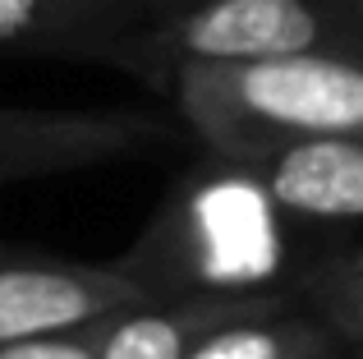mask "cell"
<instances>
[{"label": "cell", "mask_w": 363, "mask_h": 359, "mask_svg": "<svg viewBox=\"0 0 363 359\" xmlns=\"http://www.w3.org/2000/svg\"><path fill=\"white\" fill-rule=\"evenodd\" d=\"M170 92L194 138L225 162L363 129V55L350 51L179 65Z\"/></svg>", "instance_id": "obj_1"}, {"label": "cell", "mask_w": 363, "mask_h": 359, "mask_svg": "<svg viewBox=\"0 0 363 359\" xmlns=\"http://www.w3.org/2000/svg\"><path fill=\"white\" fill-rule=\"evenodd\" d=\"M303 51H350L363 55V0H198L157 28L133 33L124 55H143L147 70L179 65H230L272 60Z\"/></svg>", "instance_id": "obj_2"}, {"label": "cell", "mask_w": 363, "mask_h": 359, "mask_svg": "<svg viewBox=\"0 0 363 359\" xmlns=\"http://www.w3.org/2000/svg\"><path fill=\"white\" fill-rule=\"evenodd\" d=\"M152 299L129 263H79L33 249H0V346L88 327Z\"/></svg>", "instance_id": "obj_3"}, {"label": "cell", "mask_w": 363, "mask_h": 359, "mask_svg": "<svg viewBox=\"0 0 363 359\" xmlns=\"http://www.w3.org/2000/svg\"><path fill=\"white\" fill-rule=\"evenodd\" d=\"M161 138L166 125L138 111L0 106V184L111 166L157 148Z\"/></svg>", "instance_id": "obj_4"}, {"label": "cell", "mask_w": 363, "mask_h": 359, "mask_svg": "<svg viewBox=\"0 0 363 359\" xmlns=\"http://www.w3.org/2000/svg\"><path fill=\"white\" fill-rule=\"evenodd\" d=\"M240 166H248V175L290 221L363 226V129L299 138Z\"/></svg>", "instance_id": "obj_5"}, {"label": "cell", "mask_w": 363, "mask_h": 359, "mask_svg": "<svg viewBox=\"0 0 363 359\" xmlns=\"http://www.w3.org/2000/svg\"><path fill=\"white\" fill-rule=\"evenodd\" d=\"M262 295L267 290H194L138 299L101 323V359H189L212 327L253 309Z\"/></svg>", "instance_id": "obj_6"}, {"label": "cell", "mask_w": 363, "mask_h": 359, "mask_svg": "<svg viewBox=\"0 0 363 359\" xmlns=\"http://www.w3.org/2000/svg\"><path fill=\"white\" fill-rule=\"evenodd\" d=\"M124 0H0V55H120Z\"/></svg>", "instance_id": "obj_7"}, {"label": "cell", "mask_w": 363, "mask_h": 359, "mask_svg": "<svg viewBox=\"0 0 363 359\" xmlns=\"http://www.w3.org/2000/svg\"><path fill=\"white\" fill-rule=\"evenodd\" d=\"M345 346L290 286H276L253 309L225 318L203 336L189 359H313Z\"/></svg>", "instance_id": "obj_8"}, {"label": "cell", "mask_w": 363, "mask_h": 359, "mask_svg": "<svg viewBox=\"0 0 363 359\" xmlns=\"http://www.w3.org/2000/svg\"><path fill=\"white\" fill-rule=\"evenodd\" d=\"M290 290L350 346L363 350V244H327L294 267Z\"/></svg>", "instance_id": "obj_9"}, {"label": "cell", "mask_w": 363, "mask_h": 359, "mask_svg": "<svg viewBox=\"0 0 363 359\" xmlns=\"http://www.w3.org/2000/svg\"><path fill=\"white\" fill-rule=\"evenodd\" d=\"M101 323H106V318H101ZM101 323L9 341V346H0V359H101Z\"/></svg>", "instance_id": "obj_10"}, {"label": "cell", "mask_w": 363, "mask_h": 359, "mask_svg": "<svg viewBox=\"0 0 363 359\" xmlns=\"http://www.w3.org/2000/svg\"><path fill=\"white\" fill-rule=\"evenodd\" d=\"M313 359H350V346H336V350H322V355H313Z\"/></svg>", "instance_id": "obj_11"}, {"label": "cell", "mask_w": 363, "mask_h": 359, "mask_svg": "<svg viewBox=\"0 0 363 359\" xmlns=\"http://www.w3.org/2000/svg\"><path fill=\"white\" fill-rule=\"evenodd\" d=\"M350 359H363V350H350Z\"/></svg>", "instance_id": "obj_12"}]
</instances>
